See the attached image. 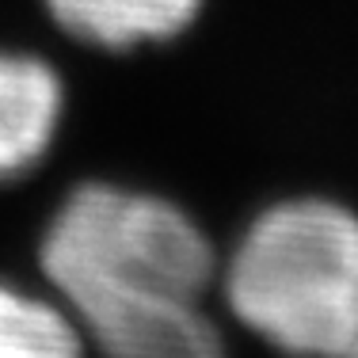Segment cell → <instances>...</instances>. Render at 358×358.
<instances>
[{
  "label": "cell",
  "instance_id": "cell-1",
  "mask_svg": "<svg viewBox=\"0 0 358 358\" xmlns=\"http://www.w3.org/2000/svg\"><path fill=\"white\" fill-rule=\"evenodd\" d=\"M221 305L282 358H347L358 347V210L286 194L255 210L217 259Z\"/></svg>",
  "mask_w": 358,
  "mask_h": 358
},
{
  "label": "cell",
  "instance_id": "cell-2",
  "mask_svg": "<svg viewBox=\"0 0 358 358\" xmlns=\"http://www.w3.org/2000/svg\"><path fill=\"white\" fill-rule=\"evenodd\" d=\"M217 244L183 202L118 179H84L46 217L35 263L46 289L88 320L152 297H210Z\"/></svg>",
  "mask_w": 358,
  "mask_h": 358
},
{
  "label": "cell",
  "instance_id": "cell-3",
  "mask_svg": "<svg viewBox=\"0 0 358 358\" xmlns=\"http://www.w3.org/2000/svg\"><path fill=\"white\" fill-rule=\"evenodd\" d=\"M69 88L35 50L0 46V183L35 172L62 138Z\"/></svg>",
  "mask_w": 358,
  "mask_h": 358
},
{
  "label": "cell",
  "instance_id": "cell-4",
  "mask_svg": "<svg viewBox=\"0 0 358 358\" xmlns=\"http://www.w3.org/2000/svg\"><path fill=\"white\" fill-rule=\"evenodd\" d=\"M46 20L84 50L134 54L168 46L199 23L206 0H42Z\"/></svg>",
  "mask_w": 358,
  "mask_h": 358
},
{
  "label": "cell",
  "instance_id": "cell-5",
  "mask_svg": "<svg viewBox=\"0 0 358 358\" xmlns=\"http://www.w3.org/2000/svg\"><path fill=\"white\" fill-rule=\"evenodd\" d=\"M0 358H92V351L54 294L0 278Z\"/></svg>",
  "mask_w": 358,
  "mask_h": 358
},
{
  "label": "cell",
  "instance_id": "cell-6",
  "mask_svg": "<svg viewBox=\"0 0 358 358\" xmlns=\"http://www.w3.org/2000/svg\"><path fill=\"white\" fill-rule=\"evenodd\" d=\"M347 358H358V347H355V351H351V355H347Z\"/></svg>",
  "mask_w": 358,
  "mask_h": 358
}]
</instances>
